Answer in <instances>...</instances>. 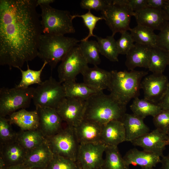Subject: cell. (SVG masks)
Wrapping results in <instances>:
<instances>
[{
    "label": "cell",
    "instance_id": "1",
    "mask_svg": "<svg viewBox=\"0 0 169 169\" xmlns=\"http://www.w3.org/2000/svg\"><path fill=\"white\" fill-rule=\"evenodd\" d=\"M36 0H0V64L21 68L38 56L42 30Z\"/></svg>",
    "mask_w": 169,
    "mask_h": 169
},
{
    "label": "cell",
    "instance_id": "2",
    "mask_svg": "<svg viewBox=\"0 0 169 169\" xmlns=\"http://www.w3.org/2000/svg\"><path fill=\"white\" fill-rule=\"evenodd\" d=\"M126 110V105L100 91L85 101L84 119L103 125L113 120L121 121Z\"/></svg>",
    "mask_w": 169,
    "mask_h": 169
},
{
    "label": "cell",
    "instance_id": "3",
    "mask_svg": "<svg viewBox=\"0 0 169 169\" xmlns=\"http://www.w3.org/2000/svg\"><path fill=\"white\" fill-rule=\"evenodd\" d=\"M111 77L108 89L110 95L117 101L126 105L132 99L138 97L141 79L148 72L135 70L111 71Z\"/></svg>",
    "mask_w": 169,
    "mask_h": 169
},
{
    "label": "cell",
    "instance_id": "4",
    "mask_svg": "<svg viewBox=\"0 0 169 169\" xmlns=\"http://www.w3.org/2000/svg\"><path fill=\"white\" fill-rule=\"evenodd\" d=\"M79 41L74 38L42 34L39 39L38 57L47 62L52 69Z\"/></svg>",
    "mask_w": 169,
    "mask_h": 169
},
{
    "label": "cell",
    "instance_id": "5",
    "mask_svg": "<svg viewBox=\"0 0 169 169\" xmlns=\"http://www.w3.org/2000/svg\"><path fill=\"white\" fill-rule=\"evenodd\" d=\"M39 6L41 12L40 22L43 34L64 36L66 34L75 32L72 22L74 18L69 11L57 9L50 5Z\"/></svg>",
    "mask_w": 169,
    "mask_h": 169
},
{
    "label": "cell",
    "instance_id": "6",
    "mask_svg": "<svg viewBox=\"0 0 169 169\" xmlns=\"http://www.w3.org/2000/svg\"><path fill=\"white\" fill-rule=\"evenodd\" d=\"M34 88L16 87L0 89V117L10 115L22 109L29 107L32 100Z\"/></svg>",
    "mask_w": 169,
    "mask_h": 169
},
{
    "label": "cell",
    "instance_id": "7",
    "mask_svg": "<svg viewBox=\"0 0 169 169\" xmlns=\"http://www.w3.org/2000/svg\"><path fill=\"white\" fill-rule=\"evenodd\" d=\"M101 17L112 32L113 36L129 30L131 16L134 15L123 0H109L106 7L101 12Z\"/></svg>",
    "mask_w": 169,
    "mask_h": 169
},
{
    "label": "cell",
    "instance_id": "8",
    "mask_svg": "<svg viewBox=\"0 0 169 169\" xmlns=\"http://www.w3.org/2000/svg\"><path fill=\"white\" fill-rule=\"evenodd\" d=\"M65 97L62 83L50 76L34 88L32 100L35 107L56 109Z\"/></svg>",
    "mask_w": 169,
    "mask_h": 169
},
{
    "label": "cell",
    "instance_id": "9",
    "mask_svg": "<svg viewBox=\"0 0 169 169\" xmlns=\"http://www.w3.org/2000/svg\"><path fill=\"white\" fill-rule=\"evenodd\" d=\"M45 138L54 154L76 161L79 144L74 127L67 125L56 134Z\"/></svg>",
    "mask_w": 169,
    "mask_h": 169
},
{
    "label": "cell",
    "instance_id": "10",
    "mask_svg": "<svg viewBox=\"0 0 169 169\" xmlns=\"http://www.w3.org/2000/svg\"><path fill=\"white\" fill-rule=\"evenodd\" d=\"M78 45L72 48L61 61L58 68L59 81L62 83L72 80L88 66Z\"/></svg>",
    "mask_w": 169,
    "mask_h": 169
},
{
    "label": "cell",
    "instance_id": "11",
    "mask_svg": "<svg viewBox=\"0 0 169 169\" xmlns=\"http://www.w3.org/2000/svg\"><path fill=\"white\" fill-rule=\"evenodd\" d=\"M106 146L103 144H79L76 162L79 169H100Z\"/></svg>",
    "mask_w": 169,
    "mask_h": 169
},
{
    "label": "cell",
    "instance_id": "12",
    "mask_svg": "<svg viewBox=\"0 0 169 169\" xmlns=\"http://www.w3.org/2000/svg\"><path fill=\"white\" fill-rule=\"evenodd\" d=\"M85 101L66 97L55 109L67 125L75 127L84 119Z\"/></svg>",
    "mask_w": 169,
    "mask_h": 169
},
{
    "label": "cell",
    "instance_id": "13",
    "mask_svg": "<svg viewBox=\"0 0 169 169\" xmlns=\"http://www.w3.org/2000/svg\"><path fill=\"white\" fill-rule=\"evenodd\" d=\"M169 86L167 76L163 74H152L146 76L141 83L144 98L158 104L166 92Z\"/></svg>",
    "mask_w": 169,
    "mask_h": 169
},
{
    "label": "cell",
    "instance_id": "14",
    "mask_svg": "<svg viewBox=\"0 0 169 169\" xmlns=\"http://www.w3.org/2000/svg\"><path fill=\"white\" fill-rule=\"evenodd\" d=\"M169 136L156 129L132 141V144L140 146L146 151L155 154L161 158L163 151L168 145Z\"/></svg>",
    "mask_w": 169,
    "mask_h": 169
},
{
    "label": "cell",
    "instance_id": "15",
    "mask_svg": "<svg viewBox=\"0 0 169 169\" xmlns=\"http://www.w3.org/2000/svg\"><path fill=\"white\" fill-rule=\"evenodd\" d=\"M39 117V129L45 137L53 136L63 128V120L55 109L36 106Z\"/></svg>",
    "mask_w": 169,
    "mask_h": 169
},
{
    "label": "cell",
    "instance_id": "16",
    "mask_svg": "<svg viewBox=\"0 0 169 169\" xmlns=\"http://www.w3.org/2000/svg\"><path fill=\"white\" fill-rule=\"evenodd\" d=\"M134 16L137 24L146 27L153 30H161L169 21L163 9L147 7L135 12Z\"/></svg>",
    "mask_w": 169,
    "mask_h": 169
},
{
    "label": "cell",
    "instance_id": "17",
    "mask_svg": "<svg viewBox=\"0 0 169 169\" xmlns=\"http://www.w3.org/2000/svg\"><path fill=\"white\" fill-rule=\"evenodd\" d=\"M103 125L94 122L83 119L74 127L78 141L80 144H102L101 134Z\"/></svg>",
    "mask_w": 169,
    "mask_h": 169
},
{
    "label": "cell",
    "instance_id": "18",
    "mask_svg": "<svg viewBox=\"0 0 169 169\" xmlns=\"http://www.w3.org/2000/svg\"><path fill=\"white\" fill-rule=\"evenodd\" d=\"M83 82L100 91L109 88L111 77V71H106L94 66L87 67L81 74Z\"/></svg>",
    "mask_w": 169,
    "mask_h": 169
},
{
    "label": "cell",
    "instance_id": "19",
    "mask_svg": "<svg viewBox=\"0 0 169 169\" xmlns=\"http://www.w3.org/2000/svg\"><path fill=\"white\" fill-rule=\"evenodd\" d=\"M54 155L46 140L38 146L27 152L23 164L28 168L45 169Z\"/></svg>",
    "mask_w": 169,
    "mask_h": 169
},
{
    "label": "cell",
    "instance_id": "20",
    "mask_svg": "<svg viewBox=\"0 0 169 169\" xmlns=\"http://www.w3.org/2000/svg\"><path fill=\"white\" fill-rule=\"evenodd\" d=\"M126 141L125 130L123 123L119 120H113L103 125L102 143L106 146H117Z\"/></svg>",
    "mask_w": 169,
    "mask_h": 169
},
{
    "label": "cell",
    "instance_id": "21",
    "mask_svg": "<svg viewBox=\"0 0 169 169\" xmlns=\"http://www.w3.org/2000/svg\"><path fill=\"white\" fill-rule=\"evenodd\" d=\"M151 48L135 43L126 55L125 64L128 70H133L138 67L148 69Z\"/></svg>",
    "mask_w": 169,
    "mask_h": 169
},
{
    "label": "cell",
    "instance_id": "22",
    "mask_svg": "<svg viewBox=\"0 0 169 169\" xmlns=\"http://www.w3.org/2000/svg\"><path fill=\"white\" fill-rule=\"evenodd\" d=\"M143 120L133 113L125 114L121 121L125 130L126 141L131 142L150 132Z\"/></svg>",
    "mask_w": 169,
    "mask_h": 169
},
{
    "label": "cell",
    "instance_id": "23",
    "mask_svg": "<svg viewBox=\"0 0 169 169\" xmlns=\"http://www.w3.org/2000/svg\"><path fill=\"white\" fill-rule=\"evenodd\" d=\"M129 166H139L141 168L153 167L159 163L161 159L158 155L143 150L140 151L136 148L129 150L123 157Z\"/></svg>",
    "mask_w": 169,
    "mask_h": 169
},
{
    "label": "cell",
    "instance_id": "24",
    "mask_svg": "<svg viewBox=\"0 0 169 169\" xmlns=\"http://www.w3.org/2000/svg\"><path fill=\"white\" fill-rule=\"evenodd\" d=\"M0 152L7 166L23 164L27 153L16 140L0 144Z\"/></svg>",
    "mask_w": 169,
    "mask_h": 169
},
{
    "label": "cell",
    "instance_id": "25",
    "mask_svg": "<svg viewBox=\"0 0 169 169\" xmlns=\"http://www.w3.org/2000/svg\"><path fill=\"white\" fill-rule=\"evenodd\" d=\"M11 124H14L18 126L22 131L34 130L38 129L39 117L35 110L28 111L22 109L9 115L8 119Z\"/></svg>",
    "mask_w": 169,
    "mask_h": 169
},
{
    "label": "cell",
    "instance_id": "26",
    "mask_svg": "<svg viewBox=\"0 0 169 169\" xmlns=\"http://www.w3.org/2000/svg\"><path fill=\"white\" fill-rule=\"evenodd\" d=\"M66 97L86 101L92 95L100 92L84 83H79L75 80L66 81L62 83Z\"/></svg>",
    "mask_w": 169,
    "mask_h": 169
},
{
    "label": "cell",
    "instance_id": "27",
    "mask_svg": "<svg viewBox=\"0 0 169 169\" xmlns=\"http://www.w3.org/2000/svg\"><path fill=\"white\" fill-rule=\"evenodd\" d=\"M130 108L133 114L143 119L148 116L153 117L162 110L158 104L138 97L134 99Z\"/></svg>",
    "mask_w": 169,
    "mask_h": 169
},
{
    "label": "cell",
    "instance_id": "28",
    "mask_svg": "<svg viewBox=\"0 0 169 169\" xmlns=\"http://www.w3.org/2000/svg\"><path fill=\"white\" fill-rule=\"evenodd\" d=\"M16 141L27 152L38 146L46 141L38 129L22 131L18 133Z\"/></svg>",
    "mask_w": 169,
    "mask_h": 169
},
{
    "label": "cell",
    "instance_id": "29",
    "mask_svg": "<svg viewBox=\"0 0 169 169\" xmlns=\"http://www.w3.org/2000/svg\"><path fill=\"white\" fill-rule=\"evenodd\" d=\"M169 64V53L158 46L152 47L148 69L155 74H163Z\"/></svg>",
    "mask_w": 169,
    "mask_h": 169
},
{
    "label": "cell",
    "instance_id": "30",
    "mask_svg": "<svg viewBox=\"0 0 169 169\" xmlns=\"http://www.w3.org/2000/svg\"><path fill=\"white\" fill-rule=\"evenodd\" d=\"M129 31L135 43L151 47L157 46L158 35L151 28L137 24Z\"/></svg>",
    "mask_w": 169,
    "mask_h": 169
},
{
    "label": "cell",
    "instance_id": "31",
    "mask_svg": "<svg viewBox=\"0 0 169 169\" xmlns=\"http://www.w3.org/2000/svg\"><path fill=\"white\" fill-rule=\"evenodd\" d=\"M105 156L100 169H130L117 146H106Z\"/></svg>",
    "mask_w": 169,
    "mask_h": 169
},
{
    "label": "cell",
    "instance_id": "32",
    "mask_svg": "<svg viewBox=\"0 0 169 169\" xmlns=\"http://www.w3.org/2000/svg\"><path fill=\"white\" fill-rule=\"evenodd\" d=\"M95 37L97 40L100 54L111 61L118 62L119 54L114 36L111 35L103 38L95 35Z\"/></svg>",
    "mask_w": 169,
    "mask_h": 169
},
{
    "label": "cell",
    "instance_id": "33",
    "mask_svg": "<svg viewBox=\"0 0 169 169\" xmlns=\"http://www.w3.org/2000/svg\"><path fill=\"white\" fill-rule=\"evenodd\" d=\"M79 47L87 63L97 66L101 60L100 57V51L97 41L95 40L80 41Z\"/></svg>",
    "mask_w": 169,
    "mask_h": 169
},
{
    "label": "cell",
    "instance_id": "34",
    "mask_svg": "<svg viewBox=\"0 0 169 169\" xmlns=\"http://www.w3.org/2000/svg\"><path fill=\"white\" fill-rule=\"evenodd\" d=\"M48 64L46 62H44L41 68L39 70H35L30 69L27 63V69L23 70L21 68H18L21 74V79L19 84L15 86L18 88H26L29 87L30 85L40 84L42 81L41 79L42 73L46 65Z\"/></svg>",
    "mask_w": 169,
    "mask_h": 169
},
{
    "label": "cell",
    "instance_id": "35",
    "mask_svg": "<svg viewBox=\"0 0 169 169\" xmlns=\"http://www.w3.org/2000/svg\"><path fill=\"white\" fill-rule=\"evenodd\" d=\"M8 119L0 117V144L8 143L16 140L18 133L12 129Z\"/></svg>",
    "mask_w": 169,
    "mask_h": 169
},
{
    "label": "cell",
    "instance_id": "36",
    "mask_svg": "<svg viewBox=\"0 0 169 169\" xmlns=\"http://www.w3.org/2000/svg\"><path fill=\"white\" fill-rule=\"evenodd\" d=\"M45 169H79L75 161L63 156L54 155Z\"/></svg>",
    "mask_w": 169,
    "mask_h": 169
},
{
    "label": "cell",
    "instance_id": "37",
    "mask_svg": "<svg viewBox=\"0 0 169 169\" xmlns=\"http://www.w3.org/2000/svg\"><path fill=\"white\" fill-rule=\"evenodd\" d=\"M74 18L76 17L81 18L83 22L89 30V33L88 35L81 40V41H86L91 37H95L93 33V31L95 28L97 23L100 20L104 19L101 17H98L93 14L90 10L82 15H74Z\"/></svg>",
    "mask_w": 169,
    "mask_h": 169
},
{
    "label": "cell",
    "instance_id": "38",
    "mask_svg": "<svg viewBox=\"0 0 169 169\" xmlns=\"http://www.w3.org/2000/svg\"><path fill=\"white\" fill-rule=\"evenodd\" d=\"M153 123L156 129L169 136V110H162L153 117Z\"/></svg>",
    "mask_w": 169,
    "mask_h": 169
},
{
    "label": "cell",
    "instance_id": "39",
    "mask_svg": "<svg viewBox=\"0 0 169 169\" xmlns=\"http://www.w3.org/2000/svg\"><path fill=\"white\" fill-rule=\"evenodd\" d=\"M121 34L120 38L116 41L119 54L126 55L134 46V40L130 33L128 31Z\"/></svg>",
    "mask_w": 169,
    "mask_h": 169
},
{
    "label": "cell",
    "instance_id": "40",
    "mask_svg": "<svg viewBox=\"0 0 169 169\" xmlns=\"http://www.w3.org/2000/svg\"><path fill=\"white\" fill-rule=\"evenodd\" d=\"M109 1V0H82L80 2V5L84 9L101 12L106 7Z\"/></svg>",
    "mask_w": 169,
    "mask_h": 169
},
{
    "label": "cell",
    "instance_id": "41",
    "mask_svg": "<svg viewBox=\"0 0 169 169\" xmlns=\"http://www.w3.org/2000/svg\"><path fill=\"white\" fill-rule=\"evenodd\" d=\"M158 36L157 46L169 53V21L160 30Z\"/></svg>",
    "mask_w": 169,
    "mask_h": 169
},
{
    "label": "cell",
    "instance_id": "42",
    "mask_svg": "<svg viewBox=\"0 0 169 169\" xmlns=\"http://www.w3.org/2000/svg\"><path fill=\"white\" fill-rule=\"evenodd\" d=\"M124 3L135 12L147 8V0H123Z\"/></svg>",
    "mask_w": 169,
    "mask_h": 169
},
{
    "label": "cell",
    "instance_id": "43",
    "mask_svg": "<svg viewBox=\"0 0 169 169\" xmlns=\"http://www.w3.org/2000/svg\"><path fill=\"white\" fill-rule=\"evenodd\" d=\"M167 3V0H147V8L163 9Z\"/></svg>",
    "mask_w": 169,
    "mask_h": 169
},
{
    "label": "cell",
    "instance_id": "44",
    "mask_svg": "<svg viewBox=\"0 0 169 169\" xmlns=\"http://www.w3.org/2000/svg\"><path fill=\"white\" fill-rule=\"evenodd\" d=\"M158 104L162 110H169V86L164 96Z\"/></svg>",
    "mask_w": 169,
    "mask_h": 169
},
{
    "label": "cell",
    "instance_id": "45",
    "mask_svg": "<svg viewBox=\"0 0 169 169\" xmlns=\"http://www.w3.org/2000/svg\"><path fill=\"white\" fill-rule=\"evenodd\" d=\"M161 163L162 169H169V153L162 157Z\"/></svg>",
    "mask_w": 169,
    "mask_h": 169
},
{
    "label": "cell",
    "instance_id": "46",
    "mask_svg": "<svg viewBox=\"0 0 169 169\" xmlns=\"http://www.w3.org/2000/svg\"><path fill=\"white\" fill-rule=\"evenodd\" d=\"M27 167L23 164L7 166L5 169H26Z\"/></svg>",
    "mask_w": 169,
    "mask_h": 169
},
{
    "label": "cell",
    "instance_id": "47",
    "mask_svg": "<svg viewBox=\"0 0 169 169\" xmlns=\"http://www.w3.org/2000/svg\"><path fill=\"white\" fill-rule=\"evenodd\" d=\"M55 1L54 0H36L37 5H50Z\"/></svg>",
    "mask_w": 169,
    "mask_h": 169
},
{
    "label": "cell",
    "instance_id": "48",
    "mask_svg": "<svg viewBox=\"0 0 169 169\" xmlns=\"http://www.w3.org/2000/svg\"><path fill=\"white\" fill-rule=\"evenodd\" d=\"M7 167L4 161L3 158L0 156V169H5Z\"/></svg>",
    "mask_w": 169,
    "mask_h": 169
},
{
    "label": "cell",
    "instance_id": "49",
    "mask_svg": "<svg viewBox=\"0 0 169 169\" xmlns=\"http://www.w3.org/2000/svg\"><path fill=\"white\" fill-rule=\"evenodd\" d=\"M163 9L167 14L169 19V0H167V3Z\"/></svg>",
    "mask_w": 169,
    "mask_h": 169
},
{
    "label": "cell",
    "instance_id": "50",
    "mask_svg": "<svg viewBox=\"0 0 169 169\" xmlns=\"http://www.w3.org/2000/svg\"><path fill=\"white\" fill-rule=\"evenodd\" d=\"M141 169H154L153 167H143L141 168Z\"/></svg>",
    "mask_w": 169,
    "mask_h": 169
},
{
    "label": "cell",
    "instance_id": "51",
    "mask_svg": "<svg viewBox=\"0 0 169 169\" xmlns=\"http://www.w3.org/2000/svg\"><path fill=\"white\" fill-rule=\"evenodd\" d=\"M26 169H43L39 168H27Z\"/></svg>",
    "mask_w": 169,
    "mask_h": 169
},
{
    "label": "cell",
    "instance_id": "52",
    "mask_svg": "<svg viewBox=\"0 0 169 169\" xmlns=\"http://www.w3.org/2000/svg\"><path fill=\"white\" fill-rule=\"evenodd\" d=\"M168 145H169V141H168Z\"/></svg>",
    "mask_w": 169,
    "mask_h": 169
},
{
    "label": "cell",
    "instance_id": "53",
    "mask_svg": "<svg viewBox=\"0 0 169 169\" xmlns=\"http://www.w3.org/2000/svg\"><path fill=\"white\" fill-rule=\"evenodd\" d=\"M168 66H169V65H168Z\"/></svg>",
    "mask_w": 169,
    "mask_h": 169
}]
</instances>
